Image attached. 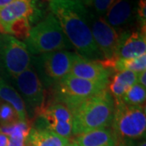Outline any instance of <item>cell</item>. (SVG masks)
<instances>
[{
	"instance_id": "obj_26",
	"label": "cell",
	"mask_w": 146,
	"mask_h": 146,
	"mask_svg": "<svg viewBox=\"0 0 146 146\" xmlns=\"http://www.w3.org/2000/svg\"><path fill=\"white\" fill-rule=\"evenodd\" d=\"M137 83L146 88V71H143L141 72L138 73Z\"/></svg>"
},
{
	"instance_id": "obj_2",
	"label": "cell",
	"mask_w": 146,
	"mask_h": 146,
	"mask_svg": "<svg viewBox=\"0 0 146 146\" xmlns=\"http://www.w3.org/2000/svg\"><path fill=\"white\" fill-rule=\"evenodd\" d=\"M115 102L107 89L84 100L75 106L72 113V134L108 127L113 119Z\"/></svg>"
},
{
	"instance_id": "obj_15",
	"label": "cell",
	"mask_w": 146,
	"mask_h": 146,
	"mask_svg": "<svg viewBox=\"0 0 146 146\" xmlns=\"http://www.w3.org/2000/svg\"><path fill=\"white\" fill-rule=\"evenodd\" d=\"M72 143L76 146H117L114 132L107 127L78 135Z\"/></svg>"
},
{
	"instance_id": "obj_16",
	"label": "cell",
	"mask_w": 146,
	"mask_h": 146,
	"mask_svg": "<svg viewBox=\"0 0 146 146\" xmlns=\"http://www.w3.org/2000/svg\"><path fill=\"white\" fill-rule=\"evenodd\" d=\"M26 143L29 146H67L69 139L64 138L44 127H33L29 131Z\"/></svg>"
},
{
	"instance_id": "obj_17",
	"label": "cell",
	"mask_w": 146,
	"mask_h": 146,
	"mask_svg": "<svg viewBox=\"0 0 146 146\" xmlns=\"http://www.w3.org/2000/svg\"><path fill=\"white\" fill-rule=\"evenodd\" d=\"M138 73L130 71H121L115 73L109 81L110 94L114 101L121 100L125 93L132 85L137 83Z\"/></svg>"
},
{
	"instance_id": "obj_10",
	"label": "cell",
	"mask_w": 146,
	"mask_h": 146,
	"mask_svg": "<svg viewBox=\"0 0 146 146\" xmlns=\"http://www.w3.org/2000/svg\"><path fill=\"white\" fill-rule=\"evenodd\" d=\"M43 127L64 138L69 139L72 135V113L67 106L56 102L43 106L38 113Z\"/></svg>"
},
{
	"instance_id": "obj_13",
	"label": "cell",
	"mask_w": 146,
	"mask_h": 146,
	"mask_svg": "<svg viewBox=\"0 0 146 146\" xmlns=\"http://www.w3.org/2000/svg\"><path fill=\"white\" fill-rule=\"evenodd\" d=\"M36 11L35 0H13L0 9V33L6 34L8 26L20 18L26 17L32 21L36 16Z\"/></svg>"
},
{
	"instance_id": "obj_11",
	"label": "cell",
	"mask_w": 146,
	"mask_h": 146,
	"mask_svg": "<svg viewBox=\"0 0 146 146\" xmlns=\"http://www.w3.org/2000/svg\"><path fill=\"white\" fill-rule=\"evenodd\" d=\"M145 31L141 29L134 31H124L119 33V41L114 60L119 58H133L145 54Z\"/></svg>"
},
{
	"instance_id": "obj_21",
	"label": "cell",
	"mask_w": 146,
	"mask_h": 146,
	"mask_svg": "<svg viewBox=\"0 0 146 146\" xmlns=\"http://www.w3.org/2000/svg\"><path fill=\"white\" fill-rule=\"evenodd\" d=\"M31 29L30 21L29 18L22 17L16 21H13L8 26L6 34H11L16 39L25 40Z\"/></svg>"
},
{
	"instance_id": "obj_30",
	"label": "cell",
	"mask_w": 146,
	"mask_h": 146,
	"mask_svg": "<svg viewBox=\"0 0 146 146\" xmlns=\"http://www.w3.org/2000/svg\"><path fill=\"white\" fill-rule=\"evenodd\" d=\"M74 1H76V2H80V3H82V2H89V0H74Z\"/></svg>"
},
{
	"instance_id": "obj_31",
	"label": "cell",
	"mask_w": 146,
	"mask_h": 146,
	"mask_svg": "<svg viewBox=\"0 0 146 146\" xmlns=\"http://www.w3.org/2000/svg\"><path fill=\"white\" fill-rule=\"evenodd\" d=\"M67 146H76V145H74L73 143H69V144H68Z\"/></svg>"
},
{
	"instance_id": "obj_29",
	"label": "cell",
	"mask_w": 146,
	"mask_h": 146,
	"mask_svg": "<svg viewBox=\"0 0 146 146\" xmlns=\"http://www.w3.org/2000/svg\"><path fill=\"white\" fill-rule=\"evenodd\" d=\"M136 146H146L145 140L144 139V140H141V141L137 142V143H136Z\"/></svg>"
},
{
	"instance_id": "obj_27",
	"label": "cell",
	"mask_w": 146,
	"mask_h": 146,
	"mask_svg": "<svg viewBox=\"0 0 146 146\" xmlns=\"http://www.w3.org/2000/svg\"><path fill=\"white\" fill-rule=\"evenodd\" d=\"M9 141V136L0 132V146H7Z\"/></svg>"
},
{
	"instance_id": "obj_9",
	"label": "cell",
	"mask_w": 146,
	"mask_h": 146,
	"mask_svg": "<svg viewBox=\"0 0 146 146\" xmlns=\"http://www.w3.org/2000/svg\"><path fill=\"white\" fill-rule=\"evenodd\" d=\"M90 29L94 42L103 56V63L115 59L116 50L119 41V33L106 22L103 16L89 13Z\"/></svg>"
},
{
	"instance_id": "obj_4",
	"label": "cell",
	"mask_w": 146,
	"mask_h": 146,
	"mask_svg": "<svg viewBox=\"0 0 146 146\" xmlns=\"http://www.w3.org/2000/svg\"><path fill=\"white\" fill-rule=\"evenodd\" d=\"M114 102L115 110L111 125L117 145L145 138L146 132L145 105L131 106L125 104L122 100H116Z\"/></svg>"
},
{
	"instance_id": "obj_7",
	"label": "cell",
	"mask_w": 146,
	"mask_h": 146,
	"mask_svg": "<svg viewBox=\"0 0 146 146\" xmlns=\"http://www.w3.org/2000/svg\"><path fill=\"white\" fill-rule=\"evenodd\" d=\"M12 80L20 91V95L25 105L27 114L33 117L37 115L44 106L45 94L41 79L34 67L31 65Z\"/></svg>"
},
{
	"instance_id": "obj_25",
	"label": "cell",
	"mask_w": 146,
	"mask_h": 146,
	"mask_svg": "<svg viewBox=\"0 0 146 146\" xmlns=\"http://www.w3.org/2000/svg\"><path fill=\"white\" fill-rule=\"evenodd\" d=\"M26 140L21 137H9L7 146H25Z\"/></svg>"
},
{
	"instance_id": "obj_22",
	"label": "cell",
	"mask_w": 146,
	"mask_h": 146,
	"mask_svg": "<svg viewBox=\"0 0 146 146\" xmlns=\"http://www.w3.org/2000/svg\"><path fill=\"white\" fill-rule=\"evenodd\" d=\"M19 117L15 109L7 102H2L0 105V125H11L16 121Z\"/></svg>"
},
{
	"instance_id": "obj_14",
	"label": "cell",
	"mask_w": 146,
	"mask_h": 146,
	"mask_svg": "<svg viewBox=\"0 0 146 146\" xmlns=\"http://www.w3.org/2000/svg\"><path fill=\"white\" fill-rule=\"evenodd\" d=\"M105 20L115 30L123 29L132 21L133 11L129 0H115L105 14Z\"/></svg>"
},
{
	"instance_id": "obj_5",
	"label": "cell",
	"mask_w": 146,
	"mask_h": 146,
	"mask_svg": "<svg viewBox=\"0 0 146 146\" xmlns=\"http://www.w3.org/2000/svg\"><path fill=\"white\" fill-rule=\"evenodd\" d=\"M31 65L26 45L9 34L0 33V77L12 80Z\"/></svg>"
},
{
	"instance_id": "obj_20",
	"label": "cell",
	"mask_w": 146,
	"mask_h": 146,
	"mask_svg": "<svg viewBox=\"0 0 146 146\" xmlns=\"http://www.w3.org/2000/svg\"><path fill=\"white\" fill-rule=\"evenodd\" d=\"M123 102L131 106H143L146 100L145 87L136 83L128 89L122 98Z\"/></svg>"
},
{
	"instance_id": "obj_3",
	"label": "cell",
	"mask_w": 146,
	"mask_h": 146,
	"mask_svg": "<svg viewBox=\"0 0 146 146\" xmlns=\"http://www.w3.org/2000/svg\"><path fill=\"white\" fill-rule=\"evenodd\" d=\"M25 41L29 52L33 54L66 50L72 47L52 13L31 28Z\"/></svg>"
},
{
	"instance_id": "obj_6",
	"label": "cell",
	"mask_w": 146,
	"mask_h": 146,
	"mask_svg": "<svg viewBox=\"0 0 146 146\" xmlns=\"http://www.w3.org/2000/svg\"><path fill=\"white\" fill-rule=\"evenodd\" d=\"M108 83L92 81L68 75L55 84L57 100L72 110L82 101L106 89Z\"/></svg>"
},
{
	"instance_id": "obj_12",
	"label": "cell",
	"mask_w": 146,
	"mask_h": 146,
	"mask_svg": "<svg viewBox=\"0 0 146 146\" xmlns=\"http://www.w3.org/2000/svg\"><path fill=\"white\" fill-rule=\"evenodd\" d=\"M68 75L92 81L109 82L110 71L102 61L89 60L76 54Z\"/></svg>"
},
{
	"instance_id": "obj_8",
	"label": "cell",
	"mask_w": 146,
	"mask_h": 146,
	"mask_svg": "<svg viewBox=\"0 0 146 146\" xmlns=\"http://www.w3.org/2000/svg\"><path fill=\"white\" fill-rule=\"evenodd\" d=\"M75 55L68 50L43 54L36 58L34 68L40 72L42 80L48 84H56L69 74Z\"/></svg>"
},
{
	"instance_id": "obj_23",
	"label": "cell",
	"mask_w": 146,
	"mask_h": 146,
	"mask_svg": "<svg viewBox=\"0 0 146 146\" xmlns=\"http://www.w3.org/2000/svg\"><path fill=\"white\" fill-rule=\"evenodd\" d=\"M115 0H89L94 8L95 14L103 16Z\"/></svg>"
},
{
	"instance_id": "obj_18",
	"label": "cell",
	"mask_w": 146,
	"mask_h": 146,
	"mask_svg": "<svg viewBox=\"0 0 146 146\" xmlns=\"http://www.w3.org/2000/svg\"><path fill=\"white\" fill-rule=\"evenodd\" d=\"M0 98L5 102L11 105L16 111L19 119L27 121V114L25 105L21 98V95L17 90L6 81L4 79L0 77Z\"/></svg>"
},
{
	"instance_id": "obj_28",
	"label": "cell",
	"mask_w": 146,
	"mask_h": 146,
	"mask_svg": "<svg viewBox=\"0 0 146 146\" xmlns=\"http://www.w3.org/2000/svg\"><path fill=\"white\" fill-rule=\"evenodd\" d=\"M13 0H0V9L3 8L7 5H8Z\"/></svg>"
},
{
	"instance_id": "obj_1",
	"label": "cell",
	"mask_w": 146,
	"mask_h": 146,
	"mask_svg": "<svg viewBox=\"0 0 146 146\" xmlns=\"http://www.w3.org/2000/svg\"><path fill=\"white\" fill-rule=\"evenodd\" d=\"M51 12L65 36L81 57L102 61L103 56L94 42L90 29L89 12L82 3L74 0H49Z\"/></svg>"
},
{
	"instance_id": "obj_19",
	"label": "cell",
	"mask_w": 146,
	"mask_h": 146,
	"mask_svg": "<svg viewBox=\"0 0 146 146\" xmlns=\"http://www.w3.org/2000/svg\"><path fill=\"white\" fill-rule=\"evenodd\" d=\"M106 68H113L117 72L130 71L140 73L146 69V54L133 58H119L114 61L104 64Z\"/></svg>"
},
{
	"instance_id": "obj_24",
	"label": "cell",
	"mask_w": 146,
	"mask_h": 146,
	"mask_svg": "<svg viewBox=\"0 0 146 146\" xmlns=\"http://www.w3.org/2000/svg\"><path fill=\"white\" fill-rule=\"evenodd\" d=\"M137 17L141 23V29L145 31L146 24V1L139 0L137 4Z\"/></svg>"
},
{
	"instance_id": "obj_32",
	"label": "cell",
	"mask_w": 146,
	"mask_h": 146,
	"mask_svg": "<svg viewBox=\"0 0 146 146\" xmlns=\"http://www.w3.org/2000/svg\"><path fill=\"white\" fill-rule=\"evenodd\" d=\"M28 146H29V145H28Z\"/></svg>"
}]
</instances>
